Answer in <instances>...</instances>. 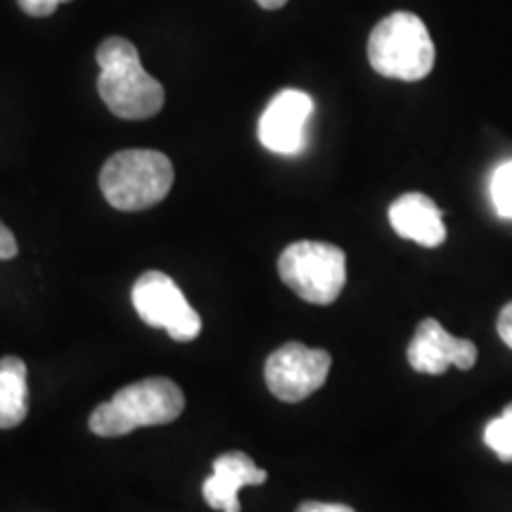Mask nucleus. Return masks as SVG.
<instances>
[{"label":"nucleus","mask_w":512,"mask_h":512,"mask_svg":"<svg viewBox=\"0 0 512 512\" xmlns=\"http://www.w3.org/2000/svg\"><path fill=\"white\" fill-rule=\"evenodd\" d=\"M95 60L100 64L98 93L114 117L152 119L164 107V86L140 64L138 48L121 36L100 43Z\"/></svg>","instance_id":"1"},{"label":"nucleus","mask_w":512,"mask_h":512,"mask_svg":"<svg viewBox=\"0 0 512 512\" xmlns=\"http://www.w3.org/2000/svg\"><path fill=\"white\" fill-rule=\"evenodd\" d=\"M185 411V396L174 380L147 377L119 389L95 408L88 427L98 437H124L138 427L169 425Z\"/></svg>","instance_id":"2"},{"label":"nucleus","mask_w":512,"mask_h":512,"mask_svg":"<svg viewBox=\"0 0 512 512\" xmlns=\"http://www.w3.org/2000/svg\"><path fill=\"white\" fill-rule=\"evenodd\" d=\"M368 60L377 74L420 81L434 69L437 50L425 22L413 12H392L368 38Z\"/></svg>","instance_id":"3"},{"label":"nucleus","mask_w":512,"mask_h":512,"mask_svg":"<svg viewBox=\"0 0 512 512\" xmlns=\"http://www.w3.org/2000/svg\"><path fill=\"white\" fill-rule=\"evenodd\" d=\"M174 185V164L157 150H121L100 171V190L119 211L155 207Z\"/></svg>","instance_id":"4"},{"label":"nucleus","mask_w":512,"mask_h":512,"mask_svg":"<svg viewBox=\"0 0 512 512\" xmlns=\"http://www.w3.org/2000/svg\"><path fill=\"white\" fill-rule=\"evenodd\" d=\"M280 280L304 302L328 306L347 283V256L328 242L302 240L285 247L278 259Z\"/></svg>","instance_id":"5"},{"label":"nucleus","mask_w":512,"mask_h":512,"mask_svg":"<svg viewBox=\"0 0 512 512\" xmlns=\"http://www.w3.org/2000/svg\"><path fill=\"white\" fill-rule=\"evenodd\" d=\"M133 309L152 328L169 332L176 342H192L202 332V318L192 309L171 275L145 271L131 292Z\"/></svg>","instance_id":"6"},{"label":"nucleus","mask_w":512,"mask_h":512,"mask_svg":"<svg viewBox=\"0 0 512 512\" xmlns=\"http://www.w3.org/2000/svg\"><path fill=\"white\" fill-rule=\"evenodd\" d=\"M332 358L325 349L287 342L266 358L264 377L275 399L299 403L316 394L328 380Z\"/></svg>","instance_id":"7"},{"label":"nucleus","mask_w":512,"mask_h":512,"mask_svg":"<svg viewBox=\"0 0 512 512\" xmlns=\"http://www.w3.org/2000/svg\"><path fill=\"white\" fill-rule=\"evenodd\" d=\"M313 114L309 93L285 88L268 102L259 119V140L275 155H299L306 145V124Z\"/></svg>","instance_id":"8"},{"label":"nucleus","mask_w":512,"mask_h":512,"mask_svg":"<svg viewBox=\"0 0 512 512\" xmlns=\"http://www.w3.org/2000/svg\"><path fill=\"white\" fill-rule=\"evenodd\" d=\"M408 363L415 373L425 375H441L451 366L470 370L477 363V347L470 339L448 335L439 320L425 318L408 347Z\"/></svg>","instance_id":"9"},{"label":"nucleus","mask_w":512,"mask_h":512,"mask_svg":"<svg viewBox=\"0 0 512 512\" xmlns=\"http://www.w3.org/2000/svg\"><path fill=\"white\" fill-rule=\"evenodd\" d=\"M268 479V472L254 465V460L242 451L223 453L214 460V472L202 484L204 501L209 508L223 512H240V489L261 486Z\"/></svg>","instance_id":"10"},{"label":"nucleus","mask_w":512,"mask_h":512,"mask_svg":"<svg viewBox=\"0 0 512 512\" xmlns=\"http://www.w3.org/2000/svg\"><path fill=\"white\" fill-rule=\"evenodd\" d=\"M389 223L403 240H413L422 247H439L446 240V226L441 209L422 192H406L389 207Z\"/></svg>","instance_id":"11"},{"label":"nucleus","mask_w":512,"mask_h":512,"mask_svg":"<svg viewBox=\"0 0 512 512\" xmlns=\"http://www.w3.org/2000/svg\"><path fill=\"white\" fill-rule=\"evenodd\" d=\"M29 413L27 366L22 358H0V430L22 425Z\"/></svg>","instance_id":"12"},{"label":"nucleus","mask_w":512,"mask_h":512,"mask_svg":"<svg viewBox=\"0 0 512 512\" xmlns=\"http://www.w3.org/2000/svg\"><path fill=\"white\" fill-rule=\"evenodd\" d=\"M484 441L503 463H512V403L505 406L501 418L491 420L486 425Z\"/></svg>","instance_id":"13"},{"label":"nucleus","mask_w":512,"mask_h":512,"mask_svg":"<svg viewBox=\"0 0 512 512\" xmlns=\"http://www.w3.org/2000/svg\"><path fill=\"white\" fill-rule=\"evenodd\" d=\"M491 202L501 219H512V162L498 166L491 178Z\"/></svg>","instance_id":"14"},{"label":"nucleus","mask_w":512,"mask_h":512,"mask_svg":"<svg viewBox=\"0 0 512 512\" xmlns=\"http://www.w3.org/2000/svg\"><path fill=\"white\" fill-rule=\"evenodd\" d=\"M62 3H72V0H17L19 8L29 17H50Z\"/></svg>","instance_id":"15"},{"label":"nucleus","mask_w":512,"mask_h":512,"mask_svg":"<svg viewBox=\"0 0 512 512\" xmlns=\"http://www.w3.org/2000/svg\"><path fill=\"white\" fill-rule=\"evenodd\" d=\"M17 256V240L10 233V228L0 221V259H15Z\"/></svg>","instance_id":"16"},{"label":"nucleus","mask_w":512,"mask_h":512,"mask_svg":"<svg viewBox=\"0 0 512 512\" xmlns=\"http://www.w3.org/2000/svg\"><path fill=\"white\" fill-rule=\"evenodd\" d=\"M297 512H354V508L342 503H318V501H306L297 508Z\"/></svg>","instance_id":"17"},{"label":"nucleus","mask_w":512,"mask_h":512,"mask_svg":"<svg viewBox=\"0 0 512 512\" xmlns=\"http://www.w3.org/2000/svg\"><path fill=\"white\" fill-rule=\"evenodd\" d=\"M498 335H501L503 342L512 349V302L505 306L501 316H498Z\"/></svg>","instance_id":"18"},{"label":"nucleus","mask_w":512,"mask_h":512,"mask_svg":"<svg viewBox=\"0 0 512 512\" xmlns=\"http://www.w3.org/2000/svg\"><path fill=\"white\" fill-rule=\"evenodd\" d=\"M256 3H259L264 10H280L285 8L287 0H256Z\"/></svg>","instance_id":"19"}]
</instances>
